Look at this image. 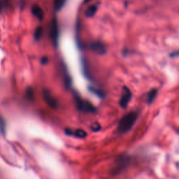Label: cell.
<instances>
[{
  "label": "cell",
  "mask_w": 179,
  "mask_h": 179,
  "mask_svg": "<svg viewBox=\"0 0 179 179\" xmlns=\"http://www.w3.org/2000/svg\"><path fill=\"white\" fill-rule=\"evenodd\" d=\"M138 114L136 112H130L125 115L119 122L118 130L120 133H126L132 128L137 119Z\"/></svg>",
  "instance_id": "1"
},
{
  "label": "cell",
  "mask_w": 179,
  "mask_h": 179,
  "mask_svg": "<svg viewBox=\"0 0 179 179\" xmlns=\"http://www.w3.org/2000/svg\"><path fill=\"white\" fill-rule=\"evenodd\" d=\"M76 102L77 108L81 111L90 113V114H95L97 112L96 108L88 100H85L80 97H76Z\"/></svg>",
  "instance_id": "2"
},
{
  "label": "cell",
  "mask_w": 179,
  "mask_h": 179,
  "mask_svg": "<svg viewBox=\"0 0 179 179\" xmlns=\"http://www.w3.org/2000/svg\"><path fill=\"white\" fill-rule=\"evenodd\" d=\"M51 38L55 47L58 46L59 41V26L58 20L53 18L51 25Z\"/></svg>",
  "instance_id": "3"
},
{
  "label": "cell",
  "mask_w": 179,
  "mask_h": 179,
  "mask_svg": "<svg viewBox=\"0 0 179 179\" xmlns=\"http://www.w3.org/2000/svg\"><path fill=\"white\" fill-rule=\"evenodd\" d=\"M43 97L47 105L52 109H56L58 107V101L52 95L51 93L48 90H44L43 91Z\"/></svg>",
  "instance_id": "4"
},
{
  "label": "cell",
  "mask_w": 179,
  "mask_h": 179,
  "mask_svg": "<svg viewBox=\"0 0 179 179\" xmlns=\"http://www.w3.org/2000/svg\"><path fill=\"white\" fill-rule=\"evenodd\" d=\"M131 98L132 93L130 90L127 88V87H124L123 93H122L121 100H120V105H121V107L122 108H124V109L128 107Z\"/></svg>",
  "instance_id": "5"
},
{
  "label": "cell",
  "mask_w": 179,
  "mask_h": 179,
  "mask_svg": "<svg viewBox=\"0 0 179 179\" xmlns=\"http://www.w3.org/2000/svg\"><path fill=\"white\" fill-rule=\"evenodd\" d=\"M90 48L98 55H104L107 52V49L104 44L100 41H95L90 44Z\"/></svg>",
  "instance_id": "6"
},
{
  "label": "cell",
  "mask_w": 179,
  "mask_h": 179,
  "mask_svg": "<svg viewBox=\"0 0 179 179\" xmlns=\"http://www.w3.org/2000/svg\"><path fill=\"white\" fill-rule=\"evenodd\" d=\"M65 132L67 135L76 136V137L81 138V139H83L85 137H86V136L88 135V134L86 133V131L81 129H74V130H73V129H66Z\"/></svg>",
  "instance_id": "7"
},
{
  "label": "cell",
  "mask_w": 179,
  "mask_h": 179,
  "mask_svg": "<svg viewBox=\"0 0 179 179\" xmlns=\"http://www.w3.org/2000/svg\"><path fill=\"white\" fill-rule=\"evenodd\" d=\"M32 12L35 17L39 20H42L44 19V13L41 7L38 5H34L32 8Z\"/></svg>",
  "instance_id": "8"
},
{
  "label": "cell",
  "mask_w": 179,
  "mask_h": 179,
  "mask_svg": "<svg viewBox=\"0 0 179 179\" xmlns=\"http://www.w3.org/2000/svg\"><path fill=\"white\" fill-rule=\"evenodd\" d=\"M157 94V90L156 89H152L148 92L147 95L146 101L148 104H151L155 100Z\"/></svg>",
  "instance_id": "9"
},
{
  "label": "cell",
  "mask_w": 179,
  "mask_h": 179,
  "mask_svg": "<svg viewBox=\"0 0 179 179\" xmlns=\"http://www.w3.org/2000/svg\"><path fill=\"white\" fill-rule=\"evenodd\" d=\"M67 0H54V9L55 11H59L63 8Z\"/></svg>",
  "instance_id": "10"
},
{
  "label": "cell",
  "mask_w": 179,
  "mask_h": 179,
  "mask_svg": "<svg viewBox=\"0 0 179 179\" xmlns=\"http://www.w3.org/2000/svg\"><path fill=\"white\" fill-rule=\"evenodd\" d=\"M97 7L96 5H92L89 6L88 9H86V16L87 17H93V16H95V14L97 12Z\"/></svg>",
  "instance_id": "11"
},
{
  "label": "cell",
  "mask_w": 179,
  "mask_h": 179,
  "mask_svg": "<svg viewBox=\"0 0 179 179\" xmlns=\"http://www.w3.org/2000/svg\"><path fill=\"white\" fill-rule=\"evenodd\" d=\"M42 33H43V28H42L41 27H40V26L37 27L36 28V30H35L34 34L35 40L38 41V40L41 39V36H42Z\"/></svg>",
  "instance_id": "12"
},
{
  "label": "cell",
  "mask_w": 179,
  "mask_h": 179,
  "mask_svg": "<svg viewBox=\"0 0 179 179\" xmlns=\"http://www.w3.org/2000/svg\"><path fill=\"white\" fill-rule=\"evenodd\" d=\"M6 132V125L3 118L0 115V132L2 134H5Z\"/></svg>",
  "instance_id": "13"
},
{
  "label": "cell",
  "mask_w": 179,
  "mask_h": 179,
  "mask_svg": "<svg viewBox=\"0 0 179 179\" xmlns=\"http://www.w3.org/2000/svg\"><path fill=\"white\" fill-rule=\"evenodd\" d=\"M26 97L28 100H32L34 99V90L32 88H29L26 90Z\"/></svg>",
  "instance_id": "14"
},
{
  "label": "cell",
  "mask_w": 179,
  "mask_h": 179,
  "mask_svg": "<svg viewBox=\"0 0 179 179\" xmlns=\"http://www.w3.org/2000/svg\"><path fill=\"white\" fill-rule=\"evenodd\" d=\"M90 90H91V92H93V93L96 94V95H97V96L100 97H104V93H103V92H102V91H101V90H100L95 89V88H90Z\"/></svg>",
  "instance_id": "15"
},
{
  "label": "cell",
  "mask_w": 179,
  "mask_h": 179,
  "mask_svg": "<svg viewBox=\"0 0 179 179\" xmlns=\"http://www.w3.org/2000/svg\"><path fill=\"white\" fill-rule=\"evenodd\" d=\"M100 129H101V126L98 122H95V123H93L91 126V129L94 132H98Z\"/></svg>",
  "instance_id": "16"
},
{
  "label": "cell",
  "mask_w": 179,
  "mask_h": 179,
  "mask_svg": "<svg viewBox=\"0 0 179 179\" xmlns=\"http://www.w3.org/2000/svg\"><path fill=\"white\" fill-rule=\"evenodd\" d=\"M47 62H48V58H44L41 60V62L43 63V64H46V63H47Z\"/></svg>",
  "instance_id": "17"
},
{
  "label": "cell",
  "mask_w": 179,
  "mask_h": 179,
  "mask_svg": "<svg viewBox=\"0 0 179 179\" xmlns=\"http://www.w3.org/2000/svg\"><path fill=\"white\" fill-rule=\"evenodd\" d=\"M4 6V2H3V1H0V11L2 10V9L3 8Z\"/></svg>",
  "instance_id": "18"
}]
</instances>
